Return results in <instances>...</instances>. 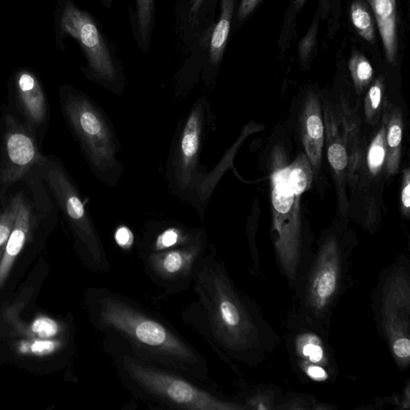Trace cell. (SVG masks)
Listing matches in <instances>:
<instances>
[{"instance_id": "cell-1", "label": "cell", "mask_w": 410, "mask_h": 410, "mask_svg": "<svg viewBox=\"0 0 410 410\" xmlns=\"http://www.w3.org/2000/svg\"><path fill=\"white\" fill-rule=\"evenodd\" d=\"M192 285L197 299L182 312V320L231 366L255 362L260 347L257 317L213 245L200 260Z\"/></svg>"}, {"instance_id": "cell-2", "label": "cell", "mask_w": 410, "mask_h": 410, "mask_svg": "<svg viewBox=\"0 0 410 410\" xmlns=\"http://www.w3.org/2000/svg\"><path fill=\"white\" fill-rule=\"evenodd\" d=\"M87 304L95 328L120 337L140 359L210 385L205 357L164 317L104 286L90 290Z\"/></svg>"}, {"instance_id": "cell-3", "label": "cell", "mask_w": 410, "mask_h": 410, "mask_svg": "<svg viewBox=\"0 0 410 410\" xmlns=\"http://www.w3.org/2000/svg\"><path fill=\"white\" fill-rule=\"evenodd\" d=\"M103 349L117 376L134 399L149 406L187 410H237L242 405L227 400L208 386L175 371L136 356L128 344L111 332L103 333Z\"/></svg>"}, {"instance_id": "cell-4", "label": "cell", "mask_w": 410, "mask_h": 410, "mask_svg": "<svg viewBox=\"0 0 410 410\" xmlns=\"http://www.w3.org/2000/svg\"><path fill=\"white\" fill-rule=\"evenodd\" d=\"M210 245L203 227L152 221L141 233L138 252L151 281L166 295H175L190 289Z\"/></svg>"}, {"instance_id": "cell-5", "label": "cell", "mask_w": 410, "mask_h": 410, "mask_svg": "<svg viewBox=\"0 0 410 410\" xmlns=\"http://www.w3.org/2000/svg\"><path fill=\"white\" fill-rule=\"evenodd\" d=\"M63 108L96 177L104 185L116 186L125 167L118 159L119 139L107 114L88 96L75 91L65 95Z\"/></svg>"}, {"instance_id": "cell-6", "label": "cell", "mask_w": 410, "mask_h": 410, "mask_svg": "<svg viewBox=\"0 0 410 410\" xmlns=\"http://www.w3.org/2000/svg\"><path fill=\"white\" fill-rule=\"evenodd\" d=\"M210 104L205 98L194 103L179 123L167 164L169 188L175 197L191 204L204 217L203 185L207 172L200 165L207 127L211 119Z\"/></svg>"}, {"instance_id": "cell-7", "label": "cell", "mask_w": 410, "mask_h": 410, "mask_svg": "<svg viewBox=\"0 0 410 410\" xmlns=\"http://www.w3.org/2000/svg\"><path fill=\"white\" fill-rule=\"evenodd\" d=\"M44 177L73 230L86 265L95 272H109L111 265L100 234L73 182L58 165H49Z\"/></svg>"}, {"instance_id": "cell-8", "label": "cell", "mask_w": 410, "mask_h": 410, "mask_svg": "<svg viewBox=\"0 0 410 410\" xmlns=\"http://www.w3.org/2000/svg\"><path fill=\"white\" fill-rule=\"evenodd\" d=\"M60 25L63 34L73 36L80 43L96 79L116 94L121 93L118 70L92 17L68 1L62 10Z\"/></svg>"}, {"instance_id": "cell-9", "label": "cell", "mask_w": 410, "mask_h": 410, "mask_svg": "<svg viewBox=\"0 0 410 410\" xmlns=\"http://www.w3.org/2000/svg\"><path fill=\"white\" fill-rule=\"evenodd\" d=\"M381 314L386 334L396 359L407 364L410 357L409 282L403 272H395L384 287Z\"/></svg>"}, {"instance_id": "cell-10", "label": "cell", "mask_w": 410, "mask_h": 410, "mask_svg": "<svg viewBox=\"0 0 410 410\" xmlns=\"http://www.w3.org/2000/svg\"><path fill=\"white\" fill-rule=\"evenodd\" d=\"M344 262L334 243L325 245L319 253L304 292L305 309L312 317H324L334 304L341 289Z\"/></svg>"}, {"instance_id": "cell-11", "label": "cell", "mask_w": 410, "mask_h": 410, "mask_svg": "<svg viewBox=\"0 0 410 410\" xmlns=\"http://www.w3.org/2000/svg\"><path fill=\"white\" fill-rule=\"evenodd\" d=\"M0 182L8 187L16 183L36 165L44 161L31 133L14 118L8 119L4 136Z\"/></svg>"}, {"instance_id": "cell-12", "label": "cell", "mask_w": 410, "mask_h": 410, "mask_svg": "<svg viewBox=\"0 0 410 410\" xmlns=\"http://www.w3.org/2000/svg\"><path fill=\"white\" fill-rule=\"evenodd\" d=\"M294 347L297 362L309 379L327 381L333 374V366L327 344L312 331L299 332Z\"/></svg>"}, {"instance_id": "cell-13", "label": "cell", "mask_w": 410, "mask_h": 410, "mask_svg": "<svg viewBox=\"0 0 410 410\" xmlns=\"http://www.w3.org/2000/svg\"><path fill=\"white\" fill-rule=\"evenodd\" d=\"M16 87L22 112L31 125L39 126L46 119L47 103L36 76L21 71L16 78Z\"/></svg>"}, {"instance_id": "cell-14", "label": "cell", "mask_w": 410, "mask_h": 410, "mask_svg": "<svg viewBox=\"0 0 410 410\" xmlns=\"http://www.w3.org/2000/svg\"><path fill=\"white\" fill-rule=\"evenodd\" d=\"M32 212L34 211L27 200L21 196L15 224L6 242L4 255L0 262V287L8 277L13 263L27 242L32 223H34V217Z\"/></svg>"}, {"instance_id": "cell-15", "label": "cell", "mask_w": 410, "mask_h": 410, "mask_svg": "<svg viewBox=\"0 0 410 410\" xmlns=\"http://www.w3.org/2000/svg\"><path fill=\"white\" fill-rule=\"evenodd\" d=\"M368 2L374 10L388 61L394 62L398 51L396 0H368Z\"/></svg>"}, {"instance_id": "cell-16", "label": "cell", "mask_w": 410, "mask_h": 410, "mask_svg": "<svg viewBox=\"0 0 410 410\" xmlns=\"http://www.w3.org/2000/svg\"><path fill=\"white\" fill-rule=\"evenodd\" d=\"M235 0H222L219 21L215 27L210 41V61L217 65L222 58L229 38Z\"/></svg>"}, {"instance_id": "cell-17", "label": "cell", "mask_w": 410, "mask_h": 410, "mask_svg": "<svg viewBox=\"0 0 410 410\" xmlns=\"http://www.w3.org/2000/svg\"><path fill=\"white\" fill-rule=\"evenodd\" d=\"M21 196V194L16 195L9 203L0 210V262L4 255L6 242L15 224Z\"/></svg>"}, {"instance_id": "cell-18", "label": "cell", "mask_w": 410, "mask_h": 410, "mask_svg": "<svg viewBox=\"0 0 410 410\" xmlns=\"http://www.w3.org/2000/svg\"><path fill=\"white\" fill-rule=\"evenodd\" d=\"M351 21L360 36L369 43L375 40V31L372 17L362 2L355 1L350 9Z\"/></svg>"}, {"instance_id": "cell-19", "label": "cell", "mask_w": 410, "mask_h": 410, "mask_svg": "<svg viewBox=\"0 0 410 410\" xmlns=\"http://www.w3.org/2000/svg\"><path fill=\"white\" fill-rule=\"evenodd\" d=\"M285 177V173H282L281 177L277 178V184L272 192L273 206L277 212L283 214L289 212L295 196L288 184V179Z\"/></svg>"}, {"instance_id": "cell-20", "label": "cell", "mask_w": 410, "mask_h": 410, "mask_svg": "<svg viewBox=\"0 0 410 410\" xmlns=\"http://www.w3.org/2000/svg\"><path fill=\"white\" fill-rule=\"evenodd\" d=\"M138 24L143 43L147 46L153 19L154 0H136Z\"/></svg>"}, {"instance_id": "cell-21", "label": "cell", "mask_w": 410, "mask_h": 410, "mask_svg": "<svg viewBox=\"0 0 410 410\" xmlns=\"http://www.w3.org/2000/svg\"><path fill=\"white\" fill-rule=\"evenodd\" d=\"M349 67L357 81L362 83L369 81L373 76L372 66L367 58L359 52H355L350 60Z\"/></svg>"}, {"instance_id": "cell-22", "label": "cell", "mask_w": 410, "mask_h": 410, "mask_svg": "<svg viewBox=\"0 0 410 410\" xmlns=\"http://www.w3.org/2000/svg\"><path fill=\"white\" fill-rule=\"evenodd\" d=\"M32 332L42 338H49L56 335L58 330V324L50 318L41 317L37 319L32 324Z\"/></svg>"}, {"instance_id": "cell-23", "label": "cell", "mask_w": 410, "mask_h": 410, "mask_svg": "<svg viewBox=\"0 0 410 410\" xmlns=\"http://www.w3.org/2000/svg\"><path fill=\"white\" fill-rule=\"evenodd\" d=\"M328 158L331 166L337 171L343 170L347 166V153L346 148L340 144H334L329 147Z\"/></svg>"}, {"instance_id": "cell-24", "label": "cell", "mask_w": 410, "mask_h": 410, "mask_svg": "<svg viewBox=\"0 0 410 410\" xmlns=\"http://www.w3.org/2000/svg\"><path fill=\"white\" fill-rule=\"evenodd\" d=\"M288 184L294 195H301L307 186V175L302 169H294L288 178Z\"/></svg>"}, {"instance_id": "cell-25", "label": "cell", "mask_w": 410, "mask_h": 410, "mask_svg": "<svg viewBox=\"0 0 410 410\" xmlns=\"http://www.w3.org/2000/svg\"><path fill=\"white\" fill-rule=\"evenodd\" d=\"M384 158H385V150L380 144H375L370 149L369 154V164L371 169L375 170L382 165Z\"/></svg>"}, {"instance_id": "cell-26", "label": "cell", "mask_w": 410, "mask_h": 410, "mask_svg": "<svg viewBox=\"0 0 410 410\" xmlns=\"http://www.w3.org/2000/svg\"><path fill=\"white\" fill-rule=\"evenodd\" d=\"M307 130L312 138H322L324 133V126L320 117L311 116L307 121Z\"/></svg>"}, {"instance_id": "cell-27", "label": "cell", "mask_w": 410, "mask_h": 410, "mask_svg": "<svg viewBox=\"0 0 410 410\" xmlns=\"http://www.w3.org/2000/svg\"><path fill=\"white\" fill-rule=\"evenodd\" d=\"M56 347V343L53 342L39 341L31 344V349L36 355H46L53 352Z\"/></svg>"}, {"instance_id": "cell-28", "label": "cell", "mask_w": 410, "mask_h": 410, "mask_svg": "<svg viewBox=\"0 0 410 410\" xmlns=\"http://www.w3.org/2000/svg\"><path fill=\"white\" fill-rule=\"evenodd\" d=\"M260 0H242L239 9V18L240 19L248 16L255 10Z\"/></svg>"}, {"instance_id": "cell-29", "label": "cell", "mask_w": 410, "mask_h": 410, "mask_svg": "<svg viewBox=\"0 0 410 410\" xmlns=\"http://www.w3.org/2000/svg\"><path fill=\"white\" fill-rule=\"evenodd\" d=\"M116 239L118 245L125 247L130 245L129 243L133 240V233L127 227H121L116 232Z\"/></svg>"}, {"instance_id": "cell-30", "label": "cell", "mask_w": 410, "mask_h": 410, "mask_svg": "<svg viewBox=\"0 0 410 410\" xmlns=\"http://www.w3.org/2000/svg\"><path fill=\"white\" fill-rule=\"evenodd\" d=\"M402 138L401 128L399 125H394L389 128L388 133L389 145L392 148L398 147Z\"/></svg>"}, {"instance_id": "cell-31", "label": "cell", "mask_w": 410, "mask_h": 410, "mask_svg": "<svg viewBox=\"0 0 410 410\" xmlns=\"http://www.w3.org/2000/svg\"><path fill=\"white\" fill-rule=\"evenodd\" d=\"M369 96L371 102H372L373 107L374 108H379L381 97V91L379 86H374L371 88Z\"/></svg>"}, {"instance_id": "cell-32", "label": "cell", "mask_w": 410, "mask_h": 410, "mask_svg": "<svg viewBox=\"0 0 410 410\" xmlns=\"http://www.w3.org/2000/svg\"><path fill=\"white\" fill-rule=\"evenodd\" d=\"M205 0H192L191 4V16L192 17L196 18L198 15V12L200 9V6H203Z\"/></svg>"}, {"instance_id": "cell-33", "label": "cell", "mask_w": 410, "mask_h": 410, "mask_svg": "<svg viewBox=\"0 0 410 410\" xmlns=\"http://www.w3.org/2000/svg\"><path fill=\"white\" fill-rule=\"evenodd\" d=\"M402 203L406 208L410 207V184L408 183L402 192Z\"/></svg>"}, {"instance_id": "cell-34", "label": "cell", "mask_w": 410, "mask_h": 410, "mask_svg": "<svg viewBox=\"0 0 410 410\" xmlns=\"http://www.w3.org/2000/svg\"><path fill=\"white\" fill-rule=\"evenodd\" d=\"M307 1V0H294V3L297 8H302L304 4Z\"/></svg>"}, {"instance_id": "cell-35", "label": "cell", "mask_w": 410, "mask_h": 410, "mask_svg": "<svg viewBox=\"0 0 410 410\" xmlns=\"http://www.w3.org/2000/svg\"><path fill=\"white\" fill-rule=\"evenodd\" d=\"M106 1L107 3H110V2H111V0H106Z\"/></svg>"}]
</instances>
